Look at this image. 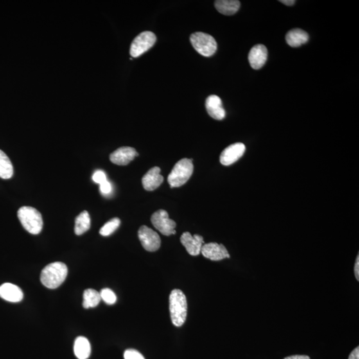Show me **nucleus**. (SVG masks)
<instances>
[{
    "instance_id": "nucleus-22",
    "label": "nucleus",
    "mask_w": 359,
    "mask_h": 359,
    "mask_svg": "<svg viewBox=\"0 0 359 359\" xmlns=\"http://www.w3.org/2000/svg\"><path fill=\"white\" fill-rule=\"evenodd\" d=\"M101 300L100 293L92 289H88L83 293V308L85 309L96 308L98 306Z\"/></svg>"
},
{
    "instance_id": "nucleus-21",
    "label": "nucleus",
    "mask_w": 359,
    "mask_h": 359,
    "mask_svg": "<svg viewBox=\"0 0 359 359\" xmlns=\"http://www.w3.org/2000/svg\"><path fill=\"white\" fill-rule=\"evenodd\" d=\"M13 167L12 162L3 151L0 150V178L10 179L13 177Z\"/></svg>"
},
{
    "instance_id": "nucleus-28",
    "label": "nucleus",
    "mask_w": 359,
    "mask_h": 359,
    "mask_svg": "<svg viewBox=\"0 0 359 359\" xmlns=\"http://www.w3.org/2000/svg\"><path fill=\"white\" fill-rule=\"evenodd\" d=\"M349 359H359V347H357L351 352L349 356Z\"/></svg>"
},
{
    "instance_id": "nucleus-6",
    "label": "nucleus",
    "mask_w": 359,
    "mask_h": 359,
    "mask_svg": "<svg viewBox=\"0 0 359 359\" xmlns=\"http://www.w3.org/2000/svg\"><path fill=\"white\" fill-rule=\"evenodd\" d=\"M157 37L151 31H144L133 40L130 46V54L133 58H139L154 46Z\"/></svg>"
},
{
    "instance_id": "nucleus-20",
    "label": "nucleus",
    "mask_w": 359,
    "mask_h": 359,
    "mask_svg": "<svg viewBox=\"0 0 359 359\" xmlns=\"http://www.w3.org/2000/svg\"><path fill=\"white\" fill-rule=\"evenodd\" d=\"M91 227V218L87 211H83L77 217L74 225V233L81 236L88 231Z\"/></svg>"
},
{
    "instance_id": "nucleus-24",
    "label": "nucleus",
    "mask_w": 359,
    "mask_h": 359,
    "mask_svg": "<svg viewBox=\"0 0 359 359\" xmlns=\"http://www.w3.org/2000/svg\"><path fill=\"white\" fill-rule=\"evenodd\" d=\"M100 295L101 299L103 300L108 305H114L117 301L116 295L110 289H103L101 291Z\"/></svg>"
},
{
    "instance_id": "nucleus-15",
    "label": "nucleus",
    "mask_w": 359,
    "mask_h": 359,
    "mask_svg": "<svg viewBox=\"0 0 359 359\" xmlns=\"http://www.w3.org/2000/svg\"><path fill=\"white\" fill-rule=\"evenodd\" d=\"M163 181L164 178L160 175V168L157 166L150 169L142 178L144 188L147 191H155Z\"/></svg>"
},
{
    "instance_id": "nucleus-11",
    "label": "nucleus",
    "mask_w": 359,
    "mask_h": 359,
    "mask_svg": "<svg viewBox=\"0 0 359 359\" xmlns=\"http://www.w3.org/2000/svg\"><path fill=\"white\" fill-rule=\"evenodd\" d=\"M201 253L205 258L212 261H220L230 257L225 246L218 243H205L203 245Z\"/></svg>"
},
{
    "instance_id": "nucleus-7",
    "label": "nucleus",
    "mask_w": 359,
    "mask_h": 359,
    "mask_svg": "<svg viewBox=\"0 0 359 359\" xmlns=\"http://www.w3.org/2000/svg\"><path fill=\"white\" fill-rule=\"evenodd\" d=\"M151 222L156 229L164 236L176 234L175 228L177 224L175 221L169 218L168 212L164 210L155 212L151 217Z\"/></svg>"
},
{
    "instance_id": "nucleus-5",
    "label": "nucleus",
    "mask_w": 359,
    "mask_h": 359,
    "mask_svg": "<svg viewBox=\"0 0 359 359\" xmlns=\"http://www.w3.org/2000/svg\"><path fill=\"white\" fill-rule=\"evenodd\" d=\"M191 42L198 53L204 57H211L216 53L217 43L212 35L202 32H196L191 35Z\"/></svg>"
},
{
    "instance_id": "nucleus-12",
    "label": "nucleus",
    "mask_w": 359,
    "mask_h": 359,
    "mask_svg": "<svg viewBox=\"0 0 359 359\" xmlns=\"http://www.w3.org/2000/svg\"><path fill=\"white\" fill-rule=\"evenodd\" d=\"M138 156L139 154L134 148L123 146L110 154V160L117 165L125 166L129 164Z\"/></svg>"
},
{
    "instance_id": "nucleus-25",
    "label": "nucleus",
    "mask_w": 359,
    "mask_h": 359,
    "mask_svg": "<svg viewBox=\"0 0 359 359\" xmlns=\"http://www.w3.org/2000/svg\"><path fill=\"white\" fill-rule=\"evenodd\" d=\"M125 359H145L143 354L135 349H128L124 353Z\"/></svg>"
},
{
    "instance_id": "nucleus-31",
    "label": "nucleus",
    "mask_w": 359,
    "mask_h": 359,
    "mask_svg": "<svg viewBox=\"0 0 359 359\" xmlns=\"http://www.w3.org/2000/svg\"><path fill=\"white\" fill-rule=\"evenodd\" d=\"M282 4H285L286 6H293L295 3V0H281L279 1Z\"/></svg>"
},
{
    "instance_id": "nucleus-3",
    "label": "nucleus",
    "mask_w": 359,
    "mask_h": 359,
    "mask_svg": "<svg viewBox=\"0 0 359 359\" xmlns=\"http://www.w3.org/2000/svg\"><path fill=\"white\" fill-rule=\"evenodd\" d=\"M18 218L24 229L31 234H39L42 232L43 218L40 212L30 206H24L17 212Z\"/></svg>"
},
{
    "instance_id": "nucleus-19",
    "label": "nucleus",
    "mask_w": 359,
    "mask_h": 359,
    "mask_svg": "<svg viewBox=\"0 0 359 359\" xmlns=\"http://www.w3.org/2000/svg\"><path fill=\"white\" fill-rule=\"evenodd\" d=\"M214 5L216 10L222 14L232 15L239 10L240 2L237 0H218Z\"/></svg>"
},
{
    "instance_id": "nucleus-29",
    "label": "nucleus",
    "mask_w": 359,
    "mask_h": 359,
    "mask_svg": "<svg viewBox=\"0 0 359 359\" xmlns=\"http://www.w3.org/2000/svg\"><path fill=\"white\" fill-rule=\"evenodd\" d=\"M354 275L356 279L359 281V256H357L356 259L355 265H354Z\"/></svg>"
},
{
    "instance_id": "nucleus-8",
    "label": "nucleus",
    "mask_w": 359,
    "mask_h": 359,
    "mask_svg": "<svg viewBox=\"0 0 359 359\" xmlns=\"http://www.w3.org/2000/svg\"><path fill=\"white\" fill-rule=\"evenodd\" d=\"M138 236L142 245L146 251L153 252L159 249L161 239L159 235L151 228L142 225L138 232Z\"/></svg>"
},
{
    "instance_id": "nucleus-1",
    "label": "nucleus",
    "mask_w": 359,
    "mask_h": 359,
    "mask_svg": "<svg viewBox=\"0 0 359 359\" xmlns=\"http://www.w3.org/2000/svg\"><path fill=\"white\" fill-rule=\"evenodd\" d=\"M68 274L65 263L54 262L49 264L41 273L40 279L43 285L49 289L59 288L64 282Z\"/></svg>"
},
{
    "instance_id": "nucleus-9",
    "label": "nucleus",
    "mask_w": 359,
    "mask_h": 359,
    "mask_svg": "<svg viewBox=\"0 0 359 359\" xmlns=\"http://www.w3.org/2000/svg\"><path fill=\"white\" fill-rule=\"evenodd\" d=\"M245 146L243 143H237L229 146L222 151L220 161L224 166H230L235 163L244 154Z\"/></svg>"
},
{
    "instance_id": "nucleus-14",
    "label": "nucleus",
    "mask_w": 359,
    "mask_h": 359,
    "mask_svg": "<svg viewBox=\"0 0 359 359\" xmlns=\"http://www.w3.org/2000/svg\"><path fill=\"white\" fill-rule=\"evenodd\" d=\"M205 108L207 114L212 118L221 121L225 118V111L222 107L221 99L215 95L209 96L205 101Z\"/></svg>"
},
{
    "instance_id": "nucleus-18",
    "label": "nucleus",
    "mask_w": 359,
    "mask_h": 359,
    "mask_svg": "<svg viewBox=\"0 0 359 359\" xmlns=\"http://www.w3.org/2000/svg\"><path fill=\"white\" fill-rule=\"evenodd\" d=\"M91 348L89 340L84 336H79L74 344V353L79 359H87L91 354Z\"/></svg>"
},
{
    "instance_id": "nucleus-16",
    "label": "nucleus",
    "mask_w": 359,
    "mask_h": 359,
    "mask_svg": "<svg viewBox=\"0 0 359 359\" xmlns=\"http://www.w3.org/2000/svg\"><path fill=\"white\" fill-rule=\"evenodd\" d=\"M0 297L7 301L17 303L23 299L24 293L19 287L6 283L0 286Z\"/></svg>"
},
{
    "instance_id": "nucleus-27",
    "label": "nucleus",
    "mask_w": 359,
    "mask_h": 359,
    "mask_svg": "<svg viewBox=\"0 0 359 359\" xmlns=\"http://www.w3.org/2000/svg\"><path fill=\"white\" fill-rule=\"evenodd\" d=\"M100 191L101 193L107 195V194H109L112 192V185L110 184L108 180H106L105 182L102 183L100 184Z\"/></svg>"
},
{
    "instance_id": "nucleus-30",
    "label": "nucleus",
    "mask_w": 359,
    "mask_h": 359,
    "mask_svg": "<svg viewBox=\"0 0 359 359\" xmlns=\"http://www.w3.org/2000/svg\"><path fill=\"white\" fill-rule=\"evenodd\" d=\"M284 359H310L309 356L307 355H293L288 356Z\"/></svg>"
},
{
    "instance_id": "nucleus-13",
    "label": "nucleus",
    "mask_w": 359,
    "mask_h": 359,
    "mask_svg": "<svg viewBox=\"0 0 359 359\" xmlns=\"http://www.w3.org/2000/svg\"><path fill=\"white\" fill-rule=\"evenodd\" d=\"M268 59V49L263 45H256L252 47L248 55L250 65L254 69H259L265 65Z\"/></svg>"
},
{
    "instance_id": "nucleus-17",
    "label": "nucleus",
    "mask_w": 359,
    "mask_h": 359,
    "mask_svg": "<svg viewBox=\"0 0 359 359\" xmlns=\"http://www.w3.org/2000/svg\"><path fill=\"white\" fill-rule=\"evenodd\" d=\"M286 39L289 46L297 47L308 42L309 35L301 29H293L287 33Z\"/></svg>"
},
{
    "instance_id": "nucleus-10",
    "label": "nucleus",
    "mask_w": 359,
    "mask_h": 359,
    "mask_svg": "<svg viewBox=\"0 0 359 359\" xmlns=\"http://www.w3.org/2000/svg\"><path fill=\"white\" fill-rule=\"evenodd\" d=\"M182 244L186 248V251L193 256H198L201 253V250L204 241L203 237L200 235L195 234L192 236L190 232H184L180 237Z\"/></svg>"
},
{
    "instance_id": "nucleus-23",
    "label": "nucleus",
    "mask_w": 359,
    "mask_h": 359,
    "mask_svg": "<svg viewBox=\"0 0 359 359\" xmlns=\"http://www.w3.org/2000/svg\"><path fill=\"white\" fill-rule=\"evenodd\" d=\"M120 224H121V220L118 218L112 219L101 228L99 233L103 236H110L118 229Z\"/></svg>"
},
{
    "instance_id": "nucleus-2",
    "label": "nucleus",
    "mask_w": 359,
    "mask_h": 359,
    "mask_svg": "<svg viewBox=\"0 0 359 359\" xmlns=\"http://www.w3.org/2000/svg\"><path fill=\"white\" fill-rule=\"evenodd\" d=\"M169 308L173 325L181 327L186 322L188 310L186 297L181 290L172 291L169 297Z\"/></svg>"
},
{
    "instance_id": "nucleus-26",
    "label": "nucleus",
    "mask_w": 359,
    "mask_h": 359,
    "mask_svg": "<svg viewBox=\"0 0 359 359\" xmlns=\"http://www.w3.org/2000/svg\"><path fill=\"white\" fill-rule=\"evenodd\" d=\"M92 180L97 184H101L107 180V176L102 171H97L92 176Z\"/></svg>"
},
{
    "instance_id": "nucleus-4",
    "label": "nucleus",
    "mask_w": 359,
    "mask_h": 359,
    "mask_svg": "<svg viewBox=\"0 0 359 359\" xmlns=\"http://www.w3.org/2000/svg\"><path fill=\"white\" fill-rule=\"evenodd\" d=\"M193 159H183L174 166L168 177L171 188H177L186 184L194 171Z\"/></svg>"
}]
</instances>
